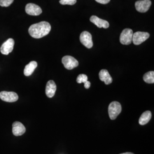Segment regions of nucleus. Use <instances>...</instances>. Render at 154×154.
<instances>
[{
    "instance_id": "nucleus-23",
    "label": "nucleus",
    "mask_w": 154,
    "mask_h": 154,
    "mask_svg": "<svg viewBox=\"0 0 154 154\" xmlns=\"http://www.w3.org/2000/svg\"><path fill=\"white\" fill-rule=\"evenodd\" d=\"M133 154V153H131V152H125V153H122V154Z\"/></svg>"
},
{
    "instance_id": "nucleus-7",
    "label": "nucleus",
    "mask_w": 154,
    "mask_h": 154,
    "mask_svg": "<svg viewBox=\"0 0 154 154\" xmlns=\"http://www.w3.org/2000/svg\"><path fill=\"white\" fill-rule=\"evenodd\" d=\"M0 98L7 102H14L18 99V95L13 91H4L0 93Z\"/></svg>"
},
{
    "instance_id": "nucleus-11",
    "label": "nucleus",
    "mask_w": 154,
    "mask_h": 154,
    "mask_svg": "<svg viewBox=\"0 0 154 154\" xmlns=\"http://www.w3.org/2000/svg\"><path fill=\"white\" fill-rule=\"evenodd\" d=\"M12 126V132L14 136H21L26 131L25 127L20 122H14Z\"/></svg>"
},
{
    "instance_id": "nucleus-18",
    "label": "nucleus",
    "mask_w": 154,
    "mask_h": 154,
    "mask_svg": "<svg viewBox=\"0 0 154 154\" xmlns=\"http://www.w3.org/2000/svg\"><path fill=\"white\" fill-rule=\"evenodd\" d=\"M88 81V77L85 74H79L77 78V82L78 83H85Z\"/></svg>"
},
{
    "instance_id": "nucleus-21",
    "label": "nucleus",
    "mask_w": 154,
    "mask_h": 154,
    "mask_svg": "<svg viewBox=\"0 0 154 154\" xmlns=\"http://www.w3.org/2000/svg\"><path fill=\"white\" fill-rule=\"evenodd\" d=\"M97 2L102 4H107L110 1V0H95Z\"/></svg>"
},
{
    "instance_id": "nucleus-22",
    "label": "nucleus",
    "mask_w": 154,
    "mask_h": 154,
    "mask_svg": "<svg viewBox=\"0 0 154 154\" xmlns=\"http://www.w3.org/2000/svg\"><path fill=\"white\" fill-rule=\"evenodd\" d=\"M84 86H85V88H86V89H88V88H90V86H91V83L90 82L88 81H87L86 82H85L84 83Z\"/></svg>"
},
{
    "instance_id": "nucleus-10",
    "label": "nucleus",
    "mask_w": 154,
    "mask_h": 154,
    "mask_svg": "<svg viewBox=\"0 0 154 154\" xmlns=\"http://www.w3.org/2000/svg\"><path fill=\"white\" fill-rule=\"evenodd\" d=\"M25 11L29 15L34 16L40 15L42 12L41 8L39 6L32 3H29L26 5L25 7Z\"/></svg>"
},
{
    "instance_id": "nucleus-3",
    "label": "nucleus",
    "mask_w": 154,
    "mask_h": 154,
    "mask_svg": "<svg viewBox=\"0 0 154 154\" xmlns=\"http://www.w3.org/2000/svg\"><path fill=\"white\" fill-rule=\"evenodd\" d=\"M133 31L131 29H124L120 35V42L122 44L128 45L132 42Z\"/></svg>"
},
{
    "instance_id": "nucleus-12",
    "label": "nucleus",
    "mask_w": 154,
    "mask_h": 154,
    "mask_svg": "<svg viewBox=\"0 0 154 154\" xmlns=\"http://www.w3.org/2000/svg\"><path fill=\"white\" fill-rule=\"evenodd\" d=\"M90 21L93 22L94 24H95L97 27L99 28H105V29H107V28L109 27V23L107 22V21L102 20L99 18V17L95 16H92L90 17Z\"/></svg>"
},
{
    "instance_id": "nucleus-14",
    "label": "nucleus",
    "mask_w": 154,
    "mask_h": 154,
    "mask_svg": "<svg viewBox=\"0 0 154 154\" xmlns=\"http://www.w3.org/2000/svg\"><path fill=\"white\" fill-rule=\"evenodd\" d=\"M99 79L101 81L105 82L106 85H110L112 82V78L107 70L102 69L99 73Z\"/></svg>"
},
{
    "instance_id": "nucleus-20",
    "label": "nucleus",
    "mask_w": 154,
    "mask_h": 154,
    "mask_svg": "<svg viewBox=\"0 0 154 154\" xmlns=\"http://www.w3.org/2000/svg\"><path fill=\"white\" fill-rule=\"evenodd\" d=\"M14 0H0V6L2 7H8L13 2Z\"/></svg>"
},
{
    "instance_id": "nucleus-4",
    "label": "nucleus",
    "mask_w": 154,
    "mask_h": 154,
    "mask_svg": "<svg viewBox=\"0 0 154 154\" xmlns=\"http://www.w3.org/2000/svg\"><path fill=\"white\" fill-rule=\"evenodd\" d=\"M62 62L67 70H72L78 66L79 63L75 58L70 55L64 56L62 59Z\"/></svg>"
},
{
    "instance_id": "nucleus-13",
    "label": "nucleus",
    "mask_w": 154,
    "mask_h": 154,
    "mask_svg": "<svg viewBox=\"0 0 154 154\" xmlns=\"http://www.w3.org/2000/svg\"><path fill=\"white\" fill-rule=\"evenodd\" d=\"M56 90H57V86L55 85V82L52 80L49 81L46 84V90H45V93L47 97L49 98L53 97L55 95Z\"/></svg>"
},
{
    "instance_id": "nucleus-2",
    "label": "nucleus",
    "mask_w": 154,
    "mask_h": 154,
    "mask_svg": "<svg viewBox=\"0 0 154 154\" xmlns=\"http://www.w3.org/2000/svg\"><path fill=\"white\" fill-rule=\"evenodd\" d=\"M108 111L110 119L111 120H114L121 112V105L116 101L112 102L109 105Z\"/></svg>"
},
{
    "instance_id": "nucleus-19",
    "label": "nucleus",
    "mask_w": 154,
    "mask_h": 154,
    "mask_svg": "<svg viewBox=\"0 0 154 154\" xmlns=\"http://www.w3.org/2000/svg\"><path fill=\"white\" fill-rule=\"evenodd\" d=\"M77 2V0H60V3L61 5H73L75 4Z\"/></svg>"
},
{
    "instance_id": "nucleus-9",
    "label": "nucleus",
    "mask_w": 154,
    "mask_h": 154,
    "mask_svg": "<svg viewBox=\"0 0 154 154\" xmlns=\"http://www.w3.org/2000/svg\"><path fill=\"white\" fill-rule=\"evenodd\" d=\"M135 8L140 13H145L149 11L151 5L150 0H140L135 2Z\"/></svg>"
},
{
    "instance_id": "nucleus-16",
    "label": "nucleus",
    "mask_w": 154,
    "mask_h": 154,
    "mask_svg": "<svg viewBox=\"0 0 154 154\" xmlns=\"http://www.w3.org/2000/svg\"><path fill=\"white\" fill-rule=\"evenodd\" d=\"M151 117V112L150 111H146L144 112L142 114V116H140L139 120V123L140 125H145L150 121Z\"/></svg>"
},
{
    "instance_id": "nucleus-15",
    "label": "nucleus",
    "mask_w": 154,
    "mask_h": 154,
    "mask_svg": "<svg viewBox=\"0 0 154 154\" xmlns=\"http://www.w3.org/2000/svg\"><path fill=\"white\" fill-rule=\"evenodd\" d=\"M37 65L38 64L37 62L31 61L29 63H28V65L25 66L23 71L24 75L26 77L31 75L33 74L34 71L35 70V69L37 68Z\"/></svg>"
},
{
    "instance_id": "nucleus-17",
    "label": "nucleus",
    "mask_w": 154,
    "mask_h": 154,
    "mask_svg": "<svg viewBox=\"0 0 154 154\" xmlns=\"http://www.w3.org/2000/svg\"><path fill=\"white\" fill-rule=\"evenodd\" d=\"M143 80L147 83H154V72L151 71L146 73L143 76Z\"/></svg>"
},
{
    "instance_id": "nucleus-8",
    "label": "nucleus",
    "mask_w": 154,
    "mask_h": 154,
    "mask_svg": "<svg viewBox=\"0 0 154 154\" xmlns=\"http://www.w3.org/2000/svg\"><path fill=\"white\" fill-rule=\"evenodd\" d=\"M14 41L12 38L8 39L2 45L0 51L2 54L8 55L11 53L14 48Z\"/></svg>"
},
{
    "instance_id": "nucleus-5",
    "label": "nucleus",
    "mask_w": 154,
    "mask_h": 154,
    "mask_svg": "<svg viewBox=\"0 0 154 154\" xmlns=\"http://www.w3.org/2000/svg\"><path fill=\"white\" fill-rule=\"evenodd\" d=\"M149 37V34L147 32H137L136 33H133L132 42L135 45L142 44L145 41H146Z\"/></svg>"
},
{
    "instance_id": "nucleus-1",
    "label": "nucleus",
    "mask_w": 154,
    "mask_h": 154,
    "mask_svg": "<svg viewBox=\"0 0 154 154\" xmlns=\"http://www.w3.org/2000/svg\"><path fill=\"white\" fill-rule=\"evenodd\" d=\"M50 30L51 25L49 23L42 21L32 25L29 29V33L33 38L38 39L47 35Z\"/></svg>"
},
{
    "instance_id": "nucleus-6",
    "label": "nucleus",
    "mask_w": 154,
    "mask_h": 154,
    "mask_svg": "<svg viewBox=\"0 0 154 154\" xmlns=\"http://www.w3.org/2000/svg\"><path fill=\"white\" fill-rule=\"evenodd\" d=\"M80 41L85 47L88 49H90L93 46V42L92 40V36L90 33L85 31L81 34Z\"/></svg>"
}]
</instances>
